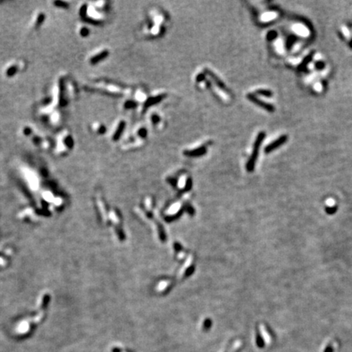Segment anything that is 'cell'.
I'll return each instance as SVG.
<instances>
[{"label":"cell","instance_id":"obj_1","mask_svg":"<svg viewBox=\"0 0 352 352\" xmlns=\"http://www.w3.org/2000/svg\"><path fill=\"white\" fill-rule=\"evenodd\" d=\"M264 137H265V134L263 132L259 133V135L257 137L255 143H254L252 154H251V156H250V160L248 161L247 165H246V169H247L248 171H253V169L255 166V162H256L258 154H259V149L260 148L261 144H262V142H263Z\"/></svg>","mask_w":352,"mask_h":352},{"label":"cell","instance_id":"obj_2","mask_svg":"<svg viewBox=\"0 0 352 352\" xmlns=\"http://www.w3.org/2000/svg\"><path fill=\"white\" fill-rule=\"evenodd\" d=\"M248 99L250 100H251L252 102L255 103V104H257L258 105H259V106L263 107V109L270 111V112H272V110L274 109V108L272 106V105H270V104H267V103L263 102V101H262V100H260L259 99H258L256 96H254V95H252V94H249V95H248Z\"/></svg>","mask_w":352,"mask_h":352},{"label":"cell","instance_id":"obj_3","mask_svg":"<svg viewBox=\"0 0 352 352\" xmlns=\"http://www.w3.org/2000/svg\"><path fill=\"white\" fill-rule=\"evenodd\" d=\"M286 139H287L286 136H282L280 137V138H279L278 139H276V141L272 143L270 145H268L267 148H266V152H270L271 151L275 149V148H278L279 146H280L281 144H283V143L286 141Z\"/></svg>","mask_w":352,"mask_h":352},{"label":"cell","instance_id":"obj_4","mask_svg":"<svg viewBox=\"0 0 352 352\" xmlns=\"http://www.w3.org/2000/svg\"><path fill=\"white\" fill-rule=\"evenodd\" d=\"M205 152H206V148H205V147H200V148H195V149L190 150V151H189V150L185 151L184 154L190 156H198L205 154Z\"/></svg>","mask_w":352,"mask_h":352},{"label":"cell","instance_id":"obj_5","mask_svg":"<svg viewBox=\"0 0 352 352\" xmlns=\"http://www.w3.org/2000/svg\"><path fill=\"white\" fill-rule=\"evenodd\" d=\"M108 55H109V52H108V51L107 50L103 51V52H100L99 54L95 55L93 57H91V60H90V62H91V64H92V65L99 63L100 61H103L104 59L106 58V57L108 56Z\"/></svg>","mask_w":352,"mask_h":352},{"label":"cell","instance_id":"obj_6","mask_svg":"<svg viewBox=\"0 0 352 352\" xmlns=\"http://www.w3.org/2000/svg\"><path fill=\"white\" fill-rule=\"evenodd\" d=\"M163 97H164V96H162V95H160V96H154V97L149 98V99H148V100L146 101L145 107H146V108H148V107L152 106V105H153V104H157V103H159L161 100H162Z\"/></svg>","mask_w":352,"mask_h":352},{"label":"cell","instance_id":"obj_7","mask_svg":"<svg viewBox=\"0 0 352 352\" xmlns=\"http://www.w3.org/2000/svg\"><path fill=\"white\" fill-rule=\"evenodd\" d=\"M125 126H126V123H125V122H120L118 126H117V130H116L115 133H114V135H113V140H117V139H119L121 135H122V132H123L124 129H125Z\"/></svg>","mask_w":352,"mask_h":352},{"label":"cell","instance_id":"obj_8","mask_svg":"<svg viewBox=\"0 0 352 352\" xmlns=\"http://www.w3.org/2000/svg\"><path fill=\"white\" fill-rule=\"evenodd\" d=\"M43 20H44V15L43 13L40 12L39 14H38V15L36 16V17H35V20L34 22V27L38 28V27L43 22Z\"/></svg>","mask_w":352,"mask_h":352},{"label":"cell","instance_id":"obj_9","mask_svg":"<svg viewBox=\"0 0 352 352\" xmlns=\"http://www.w3.org/2000/svg\"><path fill=\"white\" fill-rule=\"evenodd\" d=\"M209 72H210L209 74H210V76L212 77V78H213V79H214V82H215V83H216V84H217L218 86H219V87H221V88H223H223H225V86H224L223 83V82H221V81H220L219 79V78H218V77L216 76V75H214V74H212V73H211L210 71H209Z\"/></svg>","mask_w":352,"mask_h":352},{"label":"cell","instance_id":"obj_10","mask_svg":"<svg viewBox=\"0 0 352 352\" xmlns=\"http://www.w3.org/2000/svg\"><path fill=\"white\" fill-rule=\"evenodd\" d=\"M256 343H257V345H258V346H259V347H260V348H263V346H264V344H265V342H264V340H263V336H262L261 334H259V333H258V334H257Z\"/></svg>","mask_w":352,"mask_h":352},{"label":"cell","instance_id":"obj_11","mask_svg":"<svg viewBox=\"0 0 352 352\" xmlns=\"http://www.w3.org/2000/svg\"><path fill=\"white\" fill-rule=\"evenodd\" d=\"M337 207L336 206V205L325 207V212L328 214H335L337 212Z\"/></svg>","mask_w":352,"mask_h":352},{"label":"cell","instance_id":"obj_12","mask_svg":"<svg viewBox=\"0 0 352 352\" xmlns=\"http://www.w3.org/2000/svg\"><path fill=\"white\" fill-rule=\"evenodd\" d=\"M295 29H296V31H297V32L299 34H301V35H306V34H307V30H306L304 27H302V26H298V27H297Z\"/></svg>","mask_w":352,"mask_h":352},{"label":"cell","instance_id":"obj_13","mask_svg":"<svg viewBox=\"0 0 352 352\" xmlns=\"http://www.w3.org/2000/svg\"><path fill=\"white\" fill-rule=\"evenodd\" d=\"M135 106H136V104L133 101H128L125 104V107L126 109H132V108H135Z\"/></svg>","mask_w":352,"mask_h":352},{"label":"cell","instance_id":"obj_14","mask_svg":"<svg viewBox=\"0 0 352 352\" xmlns=\"http://www.w3.org/2000/svg\"><path fill=\"white\" fill-rule=\"evenodd\" d=\"M80 34H81V35H82V36H83V37H86V36H87V35L89 34V30H88V29L86 28V27H84V28H83L82 29H81Z\"/></svg>","mask_w":352,"mask_h":352},{"label":"cell","instance_id":"obj_15","mask_svg":"<svg viewBox=\"0 0 352 352\" xmlns=\"http://www.w3.org/2000/svg\"><path fill=\"white\" fill-rule=\"evenodd\" d=\"M257 92L259 94H260V95H263V96H272V93H271L269 91H263V90H261V91H257Z\"/></svg>","mask_w":352,"mask_h":352},{"label":"cell","instance_id":"obj_16","mask_svg":"<svg viewBox=\"0 0 352 352\" xmlns=\"http://www.w3.org/2000/svg\"><path fill=\"white\" fill-rule=\"evenodd\" d=\"M274 17H275V14H274V13H268V14H267V15H265L264 16H263L264 20H267L273 19Z\"/></svg>","mask_w":352,"mask_h":352},{"label":"cell","instance_id":"obj_17","mask_svg":"<svg viewBox=\"0 0 352 352\" xmlns=\"http://www.w3.org/2000/svg\"><path fill=\"white\" fill-rule=\"evenodd\" d=\"M139 134L141 135V137L144 138V137L147 135V131H146V130L144 128H142V129H140V130H139Z\"/></svg>","mask_w":352,"mask_h":352},{"label":"cell","instance_id":"obj_18","mask_svg":"<svg viewBox=\"0 0 352 352\" xmlns=\"http://www.w3.org/2000/svg\"><path fill=\"white\" fill-rule=\"evenodd\" d=\"M324 352H333V347H332L331 345H328V346L325 348Z\"/></svg>","mask_w":352,"mask_h":352},{"label":"cell","instance_id":"obj_19","mask_svg":"<svg viewBox=\"0 0 352 352\" xmlns=\"http://www.w3.org/2000/svg\"><path fill=\"white\" fill-rule=\"evenodd\" d=\"M204 75L203 74H199L197 77H196V80L198 81V82H201V81L204 80Z\"/></svg>","mask_w":352,"mask_h":352}]
</instances>
